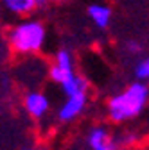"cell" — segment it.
<instances>
[{
    "label": "cell",
    "instance_id": "30bf717a",
    "mask_svg": "<svg viewBox=\"0 0 149 150\" xmlns=\"http://www.w3.org/2000/svg\"><path fill=\"white\" fill-rule=\"evenodd\" d=\"M133 77H135L137 81L149 82V55L140 57V59L137 61V64L133 66Z\"/></svg>",
    "mask_w": 149,
    "mask_h": 150
},
{
    "label": "cell",
    "instance_id": "3957f363",
    "mask_svg": "<svg viewBox=\"0 0 149 150\" xmlns=\"http://www.w3.org/2000/svg\"><path fill=\"white\" fill-rule=\"evenodd\" d=\"M77 73L76 70V57H74L72 50L61 47L54 52L52 59L49 63V79L54 84H63L65 81H68L70 77Z\"/></svg>",
    "mask_w": 149,
    "mask_h": 150
},
{
    "label": "cell",
    "instance_id": "9c48e42d",
    "mask_svg": "<svg viewBox=\"0 0 149 150\" xmlns=\"http://www.w3.org/2000/svg\"><path fill=\"white\" fill-rule=\"evenodd\" d=\"M59 89L65 97H70V95H86L90 91V82L86 77L77 71L74 77H70L68 81H65L63 84H59Z\"/></svg>",
    "mask_w": 149,
    "mask_h": 150
},
{
    "label": "cell",
    "instance_id": "ba28073f",
    "mask_svg": "<svg viewBox=\"0 0 149 150\" xmlns=\"http://www.w3.org/2000/svg\"><path fill=\"white\" fill-rule=\"evenodd\" d=\"M0 7L9 16L25 18V16H32V13L42 6L40 0H0Z\"/></svg>",
    "mask_w": 149,
    "mask_h": 150
},
{
    "label": "cell",
    "instance_id": "5b68a950",
    "mask_svg": "<svg viewBox=\"0 0 149 150\" xmlns=\"http://www.w3.org/2000/svg\"><path fill=\"white\" fill-rule=\"evenodd\" d=\"M88 105V93L86 95H70L65 97L63 102L56 109V122L61 125H68L72 122H76L83 112L86 111Z\"/></svg>",
    "mask_w": 149,
    "mask_h": 150
},
{
    "label": "cell",
    "instance_id": "52a82bcc",
    "mask_svg": "<svg viewBox=\"0 0 149 150\" xmlns=\"http://www.w3.org/2000/svg\"><path fill=\"white\" fill-rule=\"evenodd\" d=\"M86 14L92 20V23L95 25V29L99 30H106L111 23V18H113V11L104 0H97V2L90 4L86 9Z\"/></svg>",
    "mask_w": 149,
    "mask_h": 150
},
{
    "label": "cell",
    "instance_id": "7a4b0ae2",
    "mask_svg": "<svg viewBox=\"0 0 149 150\" xmlns=\"http://www.w3.org/2000/svg\"><path fill=\"white\" fill-rule=\"evenodd\" d=\"M49 30L43 20L34 16L18 18L7 32L6 41L9 50L18 57H31V55H40L47 45Z\"/></svg>",
    "mask_w": 149,
    "mask_h": 150
},
{
    "label": "cell",
    "instance_id": "6da1fadb",
    "mask_svg": "<svg viewBox=\"0 0 149 150\" xmlns=\"http://www.w3.org/2000/svg\"><path fill=\"white\" fill-rule=\"evenodd\" d=\"M149 105V82H129L106 100V116L111 123L124 125L137 120Z\"/></svg>",
    "mask_w": 149,
    "mask_h": 150
},
{
    "label": "cell",
    "instance_id": "277c9868",
    "mask_svg": "<svg viewBox=\"0 0 149 150\" xmlns=\"http://www.w3.org/2000/svg\"><path fill=\"white\" fill-rule=\"evenodd\" d=\"M22 105H24V111L25 115L36 122H40L43 118L49 116V112L52 109V104H50V98L45 91L42 89H36V88H31L24 93V98H22Z\"/></svg>",
    "mask_w": 149,
    "mask_h": 150
},
{
    "label": "cell",
    "instance_id": "7c38bea8",
    "mask_svg": "<svg viewBox=\"0 0 149 150\" xmlns=\"http://www.w3.org/2000/svg\"><path fill=\"white\" fill-rule=\"evenodd\" d=\"M52 2H61V0H40V6L45 7V6H49V4H52Z\"/></svg>",
    "mask_w": 149,
    "mask_h": 150
},
{
    "label": "cell",
    "instance_id": "8992f818",
    "mask_svg": "<svg viewBox=\"0 0 149 150\" xmlns=\"http://www.w3.org/2000/svg\"><path fill=\"white\" fill-rule=\"evenodd\" d=\"M85 143L88 150H119L120 143L106 125H92L86 130Z\"/></svg>",
    "mask_w": 149,
    "mask_h": 150
},
{
    "label": "cell",
    "instance_id": "8fae6325",
    "mask_svg": "<svg viewBox=\"0 0 149 150\" xmlns=\"http://www.w3.org/2000/svg\"><path fill=\"white\" fill-rule=\"evenodd\" d=\"M122 48H124V52L128 54V55H133V57H138L140 54H144V43L142 41H138V40H128L124 45H122Z\"/></svg>",
    "mask_w": 149,
    "mask_h": 150
}]
</instances>
